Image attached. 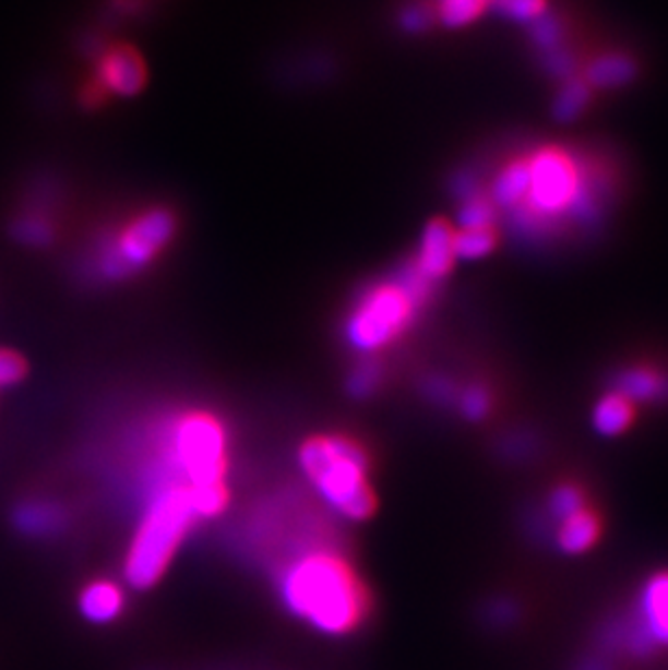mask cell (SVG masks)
Listing matches in <instances>:
<instances>
[{
  "instance_id": "obj_1",
  "label": "cell",
  "mask_w": 668,
  "mask_h": 670,
  "mask_svg": "<svg viewBox=\"0 0 668 670\" xmlns=\"http://www.w3.org/2000/svg\"><path fill=\"white\" fill-rule=\"evenodd\" d=\"M287 612L315 632L343 636L365 617L367 595L349 564L326 549H302L276 575Z\"/></svg>"
},
{
  "instance_id": "obj_2",
  "label": "cell",
  "mask_w": 668,
  "mask_h": 670,
  "mask_svg": "<svg viewBox=\"0 0 668 670\" xmlns=\"http://www.w3.org/2000/svg\"><path fill=\"white\" fill-rule=\"evenodd\" d=\"M140 495L144 505L124 560V577L133 588L146 590L162 579L200 516L182 480H167Z\"/></svg>"
},
{
  "instance_id": "obj_3",
  "label": "cell",
  "mask_w": 668,
  "mask_h": 670,
  "mask_svg": "<svg viewBox=\"0 0 668 670\" xmlns=\"http://www.w3.org/2000/svg\"><path fill=\"white\" fill-rule=\"evenodd\" d=\"M300 471L334 516L362 521L373 510L365 450L341 434L307 441L298 454Z\"/></svg>"
},
{
  "instance_id": "obj_4",
  "label": "cell",
  "mask_w": 668,
  "mask_h": 670,
  "mask_svg": "<svg viewBox=\"0 0 668 670\" xmlns=\"http://www.w3.org/2000/svg\"><path fill=\"white\" fill-rule=\"evenodd\" d=\"M157 458L189 487L224 484L228 469L226 428L211 412H180L162 426Z\"/></svg>"
},
{
  "instance_id": "obj_5",
  "label": "cell",
  "mask_w": 668,
  "mask_h": 670,
  "mask_svg": "<svg viewBox=\"0 0 668 670\" xmlns=\"http://www.w3.org/2000/svg\"><path fill=\"white\" fill-rule=\"evenodd\" d=\"M428 289L430 283L413 265L367 289L345 324L347 343L360 354H375L386 347L410 326Z\"/></svg>"
},
{
  "instance_id": "obj_6",
  "label": "cell",
  "mask_w": 668,
  "mask_h": 670,
  "mask_svg": "<svg viewBox=\"0 0 668 670\" xmlns=\"http://www.w3.org/2000/svg\"><path fill=\"white\" fill-rule=\"evenodd\" d=\"M527 161L529 189L525 198V215L534 219L558 217L564 213H586L593 206L575 159L556 146L534 153Z\"/></svg>"
},
{
  "instance_id": "obj_7",
  "label": "cell",
  "mask_w": 668,
  "mask_h": 670,
  "mask_svg": "<svg viewBox=\"0 0 668 670\" xmlns=\"http://www.w3.org/2000/svg\"><path fill=\"white\" fill-rule=\"evenodd\" d=\"M174 217L166 208H151L118 230L96 256L105 278H127L146 267L164 250L174 235Z\"/></svg>"
},
{
  "instance_id": "obj_8",
  "label": "cell",
  "mask_w": 668,
  "mask_h": 670,
  "mask_svg": "<svg viewBox=\"0 0 668 670\" xmlns=\"http://www.w3.org/2000/svg\"><path fill=\"white\" fill-rule=\"evenodd\" d=\"M456 261V230L445 219H434L426 226L419 243V254L413 267L428 280L443 278Z\"/></svg>"
},
{
  "instance_id": "obj_9",
  "label": "cell",
  "mask_w": 668,
  "mask_h": 670,
  "mask_svg": "<svg viewBox=\"0 0 668 670\" xmlns=\"http://www.w3.org/2000/svg\"><path fill=\"white\" fill-rule=\"evenodd\" d=\"M98 81L103 89L116 96L138 94L146 81V68L140 52L127 46L107 50L98 63Z\"/></svg>"
},
{
  "instance_id": "obj_10",
  "label": "cell",
  "mask_w": 668,
  "mask_h": 670,
  "mask_svg": "<svg viewBox=\"0 0 668 670\" xmlns=\"http://www.w3.org/2000/svg\"><path fill=\"white\" fill-rule=\"evenodd\" d=\"M127 597L116 582L98 579L83 588L79 597V610L85 621L94 625H109L120 619Z\"/></svg>"
},
{
  "instance_id": "obj_11",
  "label": "cell",
  "mask_w": 668,
  "mask_h": 670,
  "mask_svg": "<svg viewBox=\"0 0 668 670\" xmlns=\"http://www.w3.org/2000/svg\"><path fill=\"white\" fill-rule=\"evenodd\" d=\"M13 525L26 536H57L68 527V512L55 502L20 503L13 512Z\"/></svg>"
},
{
  "instance_id": "obj_12",
  "label": "cell",
  "mask_w": 668,
  "mask_h": 670,
  "mask_svg": "<svg viewBox=\"0 0 668 670\" xmlns=\"http://www.w3.org/2000/svg\"><path fill=\"white\" fill-rule=\"evenodd\" d=\"M654 645H668V571L654 575L643 590V625Z\"/></svg>"
},
{
  "instance_id": "obj_13",
  "label": "cell",
  "mask_w": 668,
  "mask_h": 670,
  "mask_svg": "<svg viewBox=\"0 0 668 670\" xmlns=\"http://www.w3.org/2000/svg\"><path fill=\"white\" fill-rule=\"evenodd\" d=\"M615 391L634 402L668 399V375L652 367H630L615 380Z\"/></svg>"
},
{
  "instance_id": "obj_14",
  "label": "cell",
  "mask_w": 668,
  "mask_h": 670,
  "mask_svg": "<svg viewBox=\"0 0 668 670\" xmlns=\"http://www.w3.org/2000/svg\"><path fill=\"white\" fill-rule=\"evenodd\" d=\"M527 189H529L527 161L525 159H516V161L508 164L498 174V178L493 182V189H491V202L496 206L518 211L525 204Z\"/></svg>"
},
{
  "instance_id": "obj_15",
  "label": "cell",
  "mask_w": 668,
  "mask_h": 670,
  "mask_svg": "<svg viewBox=\"0 0 668 670\" xmlns=\"http://www.w3.org/2000/svg\"><path fill=\"white\" fill-rule=\"evenodd\" d=\"M599 536V521L586 507L560 523L558 545L566 553H582L593 547Z\"/></svg>"
},
{
  "instance_id": "obj_16",
  "label": "cell",
  "mask_w": 668,
  "mask_h": 670,
  "mask_svg": "<svg viewBox=\"0 0 668 670\" xmlns=\"http://www.w3.org/2000/svg\"><path fill=\"white\" fill-rule=\"evenodd\" d=\"M632 419H634V404L617 391L606 395L604 399H599V404L595 406V412H593L595 430L606 434V436L621 434L623 430L630 428Z\"/></svg>"
},
{
  "instance_id": "obj_17",
  "label": "cell",
  "mask_w": 668,
  "mask_h": 670,
  "mask_svg": "<svg viewBox=\"0 0 668 670\" xmlns=\"http://www.w3.org/2000/svg\"><path fill=\"white\" fill-rule=\"evenodd\" d=\"M636 74V63L619 52L597 57L588 70L586 81L595 87H621L628 85Z\"/></svg>"
},
{
  "instance_id": "obj_18",
  "label": "cell",
  "mask_w": 668,
  "mask_h": 670,
  "mask_svg": "<svg viewBox=\"0 0 668 670\" xmlns=\"http://www.w3.org/2000/svg\"><path fill=\"white\" fill-rule=\"evenodd\" d=\"M588 103H591V87H588V83L586 81H569L560 89V94L556 98L553 113H556L558 120L569 122V120L580 118L586 111Z\"/></svg>"
},
{
  "instance_id": "obj_19",
  "label": "cell",
  "mask_w": 668,
  "mask_h": 670,
  "mask_svg": "<svg viewBox=\"0 0 668 670\" xmlns=\"http://www.w3.org/2000/svg\"><path fill=\"white\" fill-rule=\"evenodd\" d=\"M493 228H461L456 232V259H482L496 248Z\"/></svg>"
},
{
  "instance_id": "obj_20",
  "label": "cell",
  "mask_w": 668,
  "mask_h": 670,
  "mask_svg": "<svg viewBox=\"0 0 668 670\" xmlns=\"http://www.w3.org/2000/svg\"><path fill=\"white\" fill-rule=\"evenodd\" d=\"M491 0H441L439 17L445 26L461 28L478 20Z\"/></svg>"
},
{
  "instance_id": "obj_21",
  "label": "cell",
  "mask_w": 668,
  "mask_h": 670,
  "mask_svg": "<svg viewBox=\"0 0 668 670\" xmlns=\"http://www.w3.org/2000/svg\"><path fill=\"white\" fill-rule=\"evenodd\" d=\"M496 219V204L482 193H472L458 213L461 228H491Z\"/></svg>"
},
{
  "instance_id": "obj_22",
  "label": "cell",
  "mask_w": 668,
  "mask_h": 670,
  "mask_svg": "<svg viewBox=\"0 0 668 670\" xmlns=\"http://www.w3.org/2000/svg\"><path fill=\"white\" fill-rule=\"evenodd\" d=\"M380 382H382V364L373 358H367L351 369V373L347 378V391L354 397L362 399V397L373 395L375 388L380 386Z\"/></svg>"
},
{
  "instance_id": "obj_23",
  "label": "cell",
  "mask_w": 668,
  "mask_h": 670,
  "mask_svg": "<svg viewBox=\"0 0 668 670\" xmlns=\"http://www.w3.org/2000/svg\"><path fill=\"white\" fill-rule=\"evenodd\" d=\"M11 235L24 246H48L52 239V226L37 215H24L11 226Z\"/></svg>"
},
{
  "instance_id": "obj_24",
  "label": "cell",
  "mask_w": 668,
  "mask_h": 670,
  "mask_svg": "<svg viewBox=\"0 0 668 670\" xmlns=\"http://www.w3.org/2000/svg\"><path fill=\"white\" fill-rule=\"evenodd\" d=\"M501 15L514 22H536L547 13V0H491Z\"/></svg>"
},
{
  "instance_id": "obj_25",
  "label": "cell",
  "mask_w": 668,
  "mask_h": 670,
  "mask_svg": "<svg viewBox=\"0 0 668 670\" xmlns=\"http://www.w3.org/2000/svg\"><path fill=\"white\" fill-rule=\"evenodd\" d=\"M456 399H458L461 412H463L467 419H472V421L485 419L487 412H489V408H491V395H489V391H487L485 386H480V384H474V386L465 388Z\"/></svg>"
},
{
  "instance_id": "obj_26",
  "label": "cell",
  "mask_w": 668,
  "mask_h": 670,
  "mask_svg": "<svg viewBox=\"0 0 668 670\" xmlns=\"http://www.w3.org/2000/svg\"><path fill=\"white\" fill-rule=\"evenodd\" d=\"M549 507H551V514H553L556 518L564 521V518H569L571 514L584 510V498H582V493H580L575 487H560V489L551 495Z\"/></svg>"
},
{
  "instance_id": "obj_27",
  "label": "cell",
  "mask_w": 668,
  "mask_h": 670,
  "mask_svg": "<svg viewBox=\"0 0 668 670\" xmlns=\"http://www.w3.org/2000/svg\"><path fill=\"white\" fill-rule=\"evenodd\" d=\"M532 39L536 41L538 48L542 50H553L558 48V41H560V24L549 17L547 13L542 17H538L536 22H532Z\"/></svg>"
},
{
  "instance_id": "obj_28",
  "label": "cell",
  "mask_w": 668,
  "mask_h": 670,
  "mask_svg": "<svg viewBox=\"0 0 668 670\" xmlns=\"http://www.w3.org/2000/svg\"><path fill=\"white\" fill-rule=\"evenodd\" d=\"M26 375V362L9 349H0V386L17 384Z\"/></svg>"
},
{
  "instance_id": "obj_29",
  "label": "cell",
  "mask_w": 668,
  "mask_h": 670,
  "mask_svg": "<svg viewBox=\"0 0 668 670\" xmlns=\"http://www.w3.org/2000/svg\"><path fill=\"white\" fill-rule=\"evenodd\" d=\"M434 13L426 4H413L402 13V24L406 31H424L432 24Z\"/></svg>"
},
{
  "instance_id": "obj_30",
  "label": "cell",
  "mask_w": 668,
  "mask_h": 670,
  "mask_svg": "<svg viewBox=\"0 0 668 670\" xmlns=\"http://www.w3.org/2000/svg\"><path fill=\"white\" fill-rule=\"evenodd\" d=\"M424 391L437 404H452L456 399V388L448 378H430L424 384Z\"/></svg>"
},
{
  "instance_id": "obj_31",
  "label": "cell",
  "mask_w": 668,
  "mask_h": 670,
  "mask_svg": "<svg viewBox=\"0 0 668 670\" xmlns=\"http://www.w3.org/2000/svg\"><path fill=\"white\" fill-rule=\"evenodd\" d=\"M545 65H547V70H549L553 76L564 79V76H569V74L573 72V68H575V59H573V57H571L566 50H562V48H553V50H549V52H547Z\"/></svg>"
},
{
  "instance_id": "obj_32",
  "label": "cell",
  "mask_w": 668,
  "mask_h": 670,
  "mask_svg": "<svg viewBox=\"0 0 668 670\" xmlns=\"http://www.w3.org/2000/svg\"><path fill=\"white\" fill-rule=\"evenodd\" d=\"M493 619L498 621V623H503V619L505 621H510L512 619V608H510V603H500V608L498 610H493Z\"/></svg>"
}]
</instances>
